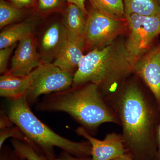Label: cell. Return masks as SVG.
I'll return each mask as SVG.
<instances>
[{
    "label": "cell",
    "instance_id": "obj_25",
    "mask_svg": "<svg viewBox=\"0 0 160 160\" xmlns=\"http://www.w3.org/2000/svg\"><path fill=\"white\" fill-rule=\"evenodd\" d=\"M14 125L12 122L6 112L1 111V120H0V129H6L8 127H11Z\"/></svg>",
    "mask_w": 160,
    "mask_h": 160
},
{
    "label": "cell",
    "instance_id": "obj_9",
    "mask_svg": "<svg viewBox=\"0 0 160 160\" xmlns=\"http://www.w3.org/2000/svg\"><path fill=\"white\" fill-rule=\"evenodd\" d=\"M133 72L143 80L160 105V42L137 60Z\"/></svg>",
    "mask_w": 160,
    "mask_h": 160
},
{
    "label": "cell",
    "instance_id": "obj_18",
    "mask_svg": "<svg viewBox=\"0 0 160 160\" xmlns=\"http://www.w3.org/2000/svg\"><path fill=\"white\" fill-rule=\"evenodd\" d=\"M25 11L8 3L5 0H0V28L14 23L25 16Z\"/></svg>",
    "mask_w": 160,
    "mask_h": 160
},
{
    "label": "cell",
    "instance_id": "obj_17",
    "mask_svg": "<svg viewBox=\"0 0 160 160\" xmlns=\"http://www.w3.org/2000/svg\"><path fill=\"white\" fill-rule=\"evenodd\" d=\"M94 8L104 14L126 19L123 0H90Z\"/></svg>",
    "mask_w": 160,
    "mask_h": 160
},
{
    "label": "cell",
    "instance_id": "obj_13",
    "mask_svg": "<svg viewBox=\"0 0 160 160\" xmlns=\"http://www.w3.org/2000/svg\"><path fill=\"white\" fill-rule=\"evenodd\" d=\"M87 15L78 6L68 3L63 12V25L67 37L73 39L84 38Z\"/></svg>",
    "mask_w": 160,
    "mask_h": 160
},
{
    "label": "cell",
    "instance_id": "obj_19",
    "mask_svg": "<svg viewBox=\"0 0 160 160\" xmlns=\"http://www.w3.org/2000/svg\"><path fill=\"white\" fill-rule=\"evenodd\" d=\"M10 142L13 150L27 160H48L45 156L37 151L26 141L12 138Z\"/></svg>",
    "mask_w": 160,
    "mask_h": 160
},
{
    "label": "cell",
    "instance_id": "obj_1",
    "mask_svg": "<svg viewBox=\"0 0 160 160\" xmlns=\"http://www.w3.org/2000/svg\"><path fill=\"white\" fill-rule=\"evenodd\" d=\"M111 98L127 152L134 160H152L157 153L152 138L153 113L141 87L133 80L125 82Z\"/></svg>",
    "mask_w": 160,
    "mask_h": 160
},
{
    "label": "cell",
    "instance_id": "obj_5",
    "mask_svg": "<svg viewBox=\"0 0 160 160\" xmlns=\"http://www.w3.org/2000/svg\"><path fill=\"white\" fill-rule=\"evenodd\" d=\"M31 81L25 98L29 106L42 95L64 91L72 86L74 73L62 70L53 63H42L31 72Z\"/></svg>",
    "mask_w": 160,
    "mask_h": 160
},
{
    "label": "cell",
    "instance_id": "obj_21",
    "mask_svg": "<svg viewBox=\"0 0 160 160\" xmlns=\"http://www.w3.org/2000/svg\"><path fill=\"white\" fill-rule=\"evenodd\" d=\"M9 138L27 141L26 138L18 127L12 126L6 129H1L0 132V149L4 145L5 141Z\"/></svg>",
    "mask_w": 160,
    "mask_h": 160
},
{
    "label": "cell",
    "instance_id": "obj_22",
    "mask_svg": "<svg viewBox=\"0 0 160 160\" xmlns=\"http://www.w3.org/2000/svg\"><path fill=\"white\" fill-rule=\"evenodd\" d=\"M16 46L17 44H15L9 47L0 49V72L1 74L7 72L8 60Z\"/></svg>",
    "mask_w": 160,
    "mask_h": 160
},
{
    "label": "cell",
    "instance_id": "obj_27",
    "mask_svg": "<svg viewBox=\"0 0 160 160\" xmlns=\"http://www.w3.org/2000/svg\"><path fill=\"white\" fill-rule=\"evenodd\" d=\"M67 2L72 3L78 6L86 14H88V12L86 10L85 6V2L86 0H66Z\"/></svg>",
    "mask_w": 160,
    "mask_h": 160
},
{
    "label": "cell",
    "instance_id": "obj_8",
    "mask_svg": "<svg viewBox=\"0 0 160 160\" xmlns=\"http://www.w3.org/2000/svg\"><path fill=\"white\" fill-rule=\"evenodd\" d=\"M77 133L89 141L91 146V160H112L127 152L122 135L109 133L102 140L98 139L82 127L76 129Z\"/></svg>",
    "mask_w": 160,
    "mask_h": 160
},
{
    "label": "cell",
    "instance_id": "obj_7",
    "mask_svg": "<svg viewBox=\"0 0 160 160\" xmlns=\"http://www.w3.org/2000/svg\"><path fill=\"white\" fill-rule=\"evenodd\" d=\"M127 28L126 19L111 17L94 8L87 14L86 46L92 50L102 48L118 38Z\"/></svg>",
    "mask_w": 160,
    "mask_h": 160
},
{
    "label": "cell",
    "instance_id": "obj_28",
    "mask_svg": "<svg viewBox=\"0 0 160 160\" xmlns=\"http://www.w3.org/2000/svg\"><path fill=\"white\" fill-rule=\"evenodd\" d=\"M9 160H28L26 158L23 157L22 156L20 155L18 153L14 150H12V151L11 154H10V158Z\"/></svg>",
    "mask_w": 160,
    "mask_h": 160
},
{
    "label": "cell",
    "instance_id": "obj_24",
    "mask_svg": "<svg viewBox=\"0 0 160 160\" xmlns=\"http://www.w3.org/2000/svg\"><path fill=\"white\" fill-rule=\"evenodd\" d=\"M13 6L20 8H29L35 5L36 0H9Z\"/></svg>",
    "mask_w": 160,
    "mask_h": 160
},
{
    "label": "cell",
    "instance_id": "obj_26",
    "mask_svg": "<svg viewBox=\"0 0 160 160\" xmlns=\"http://www.w3.org/2000/svg\"><path fill=\"white\" fill-rule=\"evenodd\" d=\"M0 149V160H9L12 149H10L9 146L6 145H3Z\"/></svg>",
    "mask_w": 160,
    "mask_h": 160
},
{
    "label": "cell",
    "instance_id": "obj_2",
    "mask_svg": "<svg viewBox=\"0 0 160 160\" xmlns=\"http://www.w3.org/2000/svg\"><path fill=\"white\" fill-rule=\"evenodd\" d=\"M136 60L126 49V40L118 38L101 49L84 55L74 73L72 86L91 83L98 86L103 97L119 89L132 72Z\"/></svg>",
    "mask_w": 160,
    "mask_h": 160
},
{
    "label": "cell",
    "instance_id": "obj_6",
    "mask_svg": "<svg viewBox=\"0 0 160 160\" xmlns=\"http://www.w3.org/2000/svg\"><path fill=\"white\" fill-rule=\"evenodd\" d=\"M126 49L137 61L151 49L153 41L160 35V17L133 14L126 16Z\"/></svg>",
    "mask_w": 160,
    "mask_h": 160
},
{
    "label": "cell",
    "instance_id": "obj_16",
    "mask_svg": "<svg viewBox=\"0 0 160 160\" xmlns=\"http://www.w3.org/2000/svg\"><path fill=\"white\" fill-rule=\"evenodd\" d=\"M126 18L131 14L145 16H160L158 0H123Z\"/></svg>",
    "mask_w": 160,
    "mask_h": 160
},
{
    "label": "cell",
    "instance_id": "obj_3",
    "mask_svg": "<svg viewBox=\"0 0 160 160\" xmlns=\"http://www.w3.org/2000/svg\"><path fill=\"white\" fill-rule=\"evenodd\" d=\"M35 109L66 112L89 132L104 123H120L106 104L98 86L91 83L46 95L36 104Z\"/></svg>",
    "mask_w": 160,
    "mask_h": 160
},
{
    "label": "cell",
    "instance_id": "obj_11",
    "mask_svg": "<svg viewBox=\"0 0 160 160\" xmlns=\"http://www.w3.org/2000/svg\"><path fill=\"white\" fill-rule=\"evenodd\" d=\"M67 39L64 26L55 22L49 26L43 34L41 41V57L42 63H52L55 59Z\"/></svg>",
    "mask_w": 160,
    "mask_h": 160
},
{
    "label": "cell",
    "instance_id": "obj_31",
    "mask_svg": "<svg viewBox=\"0 0 160 160\" xmlns=\"http://www.w3.org/2000/svg\"><path fill=\"white\" fill-rule=\"evenodd\" d=\"M158 1L159 3V5L160 6V0H158Z\"/></svg>",
    "mask_w": 160,
    "mask_h": 160
},
{
    "label": "cell",
    "instance_id": "obj_10",
    "mask_svg": "<svg viewBox=\"0 0 160 160\" xmlns=\"http://www.w3.org/2000/svg\"><path fill=\"white\" fill-rule=\"evenodd\" d=\"M32 34L19 42L11 61L10 69L6 73L18 77L29 75L42 64Z\"/></svg>",
    "mask_w": 160,
    "mask_h": 160
},
{
    "label": "cell",
    "instance_id": "obj_14",
    "mask_svg": "<svg viewBox=\"0 0 160 160\" xmlns=\"http://www.w3.org/2000/svg\"><path fill=\"white\" fill-rule=\"evenodd\" d=\"M39 21L38 15H34L24 22L5 29L0 33V49L9 47L32 35Z\"/></svg>",
    "mask_w": 160,
    "mask_h": 160
},
{
    "label": "cell",
    "instance_id": "obj_12",
    "mask_svg": "<svg viewBox=\"0 0 160 160\" xmlns=\"http://www.w3.org/2000/svg\"><path fill=\"white\" fill-rule=\"evenodd\" d=\"M85 47V38L73 39L67 37L53 64L64 71L72 73L76 71L84 55L83 51Z\"/></svg>",
    "mask_w": 160,
    "mask_h": 160
},
{
    "label": "cell",
    "instance_id": "obj_23",
    "mask_svg": "<svg viewBox=\"0 0 160 160\" xmlns=\"http://www.w3.org/2000/svg\"><path fill=\"white\" fill-rule=\"evenodd\" d=\"M49 160H91V157H77L67 152L63 151L60 152L58 156Z\"/></svg>",
    "mask_w": 160,
    "mask_h": 160
},
{
    "label": "cell",
    "instance_id": "obj_30",
    "mask_svg": "<svg viewBox=\"0 0 160 160\" xmlns=\"http://www.w3.org/2000/svg\"><path fill=\"white\" fill-rule=\"evenodd\" d=\"M112 160H134V158L132 157L129 152H127L125 154L119 157L116 158Z\"/></svg>",
    "mask_w": 160,
    "mask_h": 160
},
{
    "label": "cell",
    "instance_id": "obj_15",
    "mask_svg": "<svg viewBox=\"0 0 160 160\" xmlns=\"http://www.w3.org/2000/svg\"><path fill=\"white\" fill-rule=\"evenodd\" d=\"M31 81V73L25 77L5 73L0 77V96L8 99L24 97Z\"/></svg>",
    "mask_w": 160,
    "mask_h": 160
},
{
    "label": "cell",
    "instance_id": "obj_29",
    "mask_svg": "<svg viewBox=\"0 0 160 160\" xmlns=\"http://www.w3.org/2000/svg\"><path fill=\"white\" fill-rule=\"evenodd\" d=\"M158 149L157 150L155 158L156 160H160V122L158 133Z\"/></svg>",
    "mask_w": 160,
    "mask_h": 160
},
{
    "label": "cell",
    "instance_id": "obj_20",
    "mask_svg": "<svg viewBox=\"0 0 160 160\" xmlns=\"http://www.w3.org/2000/svg\"><path fill=\"white\" fill-rule=\"evenodd\" d=\"M66 0H36L38 11L42 13H48L62 9Z\"/></svg>",
    "mask_w": 160,
    "mask_h": 160
},
{
    "label": "cell",
    "instance_id": "obj_4",
    "mask_svg": "<svg viewBox=\"0 0 160 160\" xmlns=\"http://www.w3.org/2000/svg\"><path fill=\"white\" fill-rule=\"evenodd\" d=\"M8 100L6 113L22 132L26 142L48 160L56 157L54 147L77 157H91L89 141L74 142L55 132L36 116L25 97Z\"/></svg>",
    "mask_w": 160,
    "mask_h": 160
}]
</instances>
